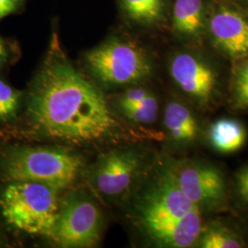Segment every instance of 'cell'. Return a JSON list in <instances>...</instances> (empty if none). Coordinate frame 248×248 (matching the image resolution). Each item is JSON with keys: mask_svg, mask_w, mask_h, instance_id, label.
Masks as SVG:
<instances>
[{"mask_svg": "<svg viewBox=\"0 0 248 248\" xmlns=\"http://www.w3.org/2000/svg\"><path fill=\"white\" fill-rule=\"evenodd\" d=\"M169 76L187 102L200 113H212L221 105L222 79L220 72L208 58L190 50L172 54Z\"/></svg>", "mask_w": 248, "mask_h": 248, "instance_id": "cell-8", "label": "cell"}, {"mask_svg": "<svg viewBox=\"0 0 248 248\" xmlns=\"http://www.w3.org/2000/svg\"><path fill=\"white\" fill-rule=\"evenodd\" d=\"M0 169L9 181H33L61 191L79 177L84 160L62 145H12L3 152Z\"/></svg>", "mask_w": 248, "mask_h": 248, "instance_id": "cell-3", "label": "cell"}, {"mask_svg": "<svg viewBox=\"0 0 248 248\" xmlns=\"http://www.w3.org/2000/svg\"><path fill=\"white\" fill-rule=\"evenodd\" d=\"M159 107L158 98L154 92L150 91V93L139 102L121 109L118 112L123 119L130 124L143 127L155 124L159 115Z\"/></svg>", "mask_w": 248, "mask_h": 248, "instance_id": "cell-17", "label": "cell"}, {"mask_svg": "<svg viewBox=\"0 0 248 248\" xmlns=\"http://www.w3.org/2000/svg\"><path fill=\"white\" fill-rule=\"evenodd\" d=\"M2 244H3V243H2V240H1V237H0V247L2 246Z\"/></svg>", "mask_w": 248, "mask_h": 248, "instance_id": "cell-23", "label": "cell"}, {"mask_svg": "<svg viewBox=\"0 0 248 248\" xmlns=\"http://www.w3.org/2000/svg\"><path fill=\"white\" fill-rule=\"evenodd\" d=\"M243 2H244V4L247 6V7H248V0H242Z\"/></svg>", "mask_w": 248, "mask_h": 248, "instance_id": "cell-22", "label": "cell"}, {"mask_svg": "<svg viewBox=\"0 0 248 248\" xmlns=\"http://www.w3.org/2000/svg\"><path fill=\"white\" fill-rule=\"evenodd\" d=\"M7 57V50L3 41L0 39V65L6 60Z\"/></svg>", "mask_w": 248, "mask_h": 248, "instance_id": "cell-21", "label": "cell"}, {"mask_svg": "<svg viewBox=\"0 0 248 248\" xmlns=\"http://www.w3.org/2000/svg\"><path fill=\"white\" fill-rule=\"evenodd\" d=\"M233 62L229 85V105L233 111L248 112V56Z\"/></svg>", "mask_w": 248, "mask_h": 248, "instance_id": "cell-16", "label": "cell"}, {"mask_svg": "<svg viewBox=\"0 0 248 248\" xmlns=\"http://www.w3.org/2000/svg\"><path fill=\"white\" fill-rule=\"evenodd\" d=\"M247 244L243 235L225 222L215 220L205 222L195 248H242Z\"/></svg>", "mask_w": 248, "mask_h": 248, "instance_id": "cell-15", "label": "cell"}, {"mask_svg": "<svg viewBox=\"0 0 248 248\" xmlns=\"http://www.w3.org/2000/svg\"><path fill=\"white\" fill-rule=\"evenodd\" d=\"M140 186L132 218L142 235L157 248H195L204 214L179 188L166 162L151 169Z\"/></svg>", "mask_w": 248, "mask_h": 248, "instance_id": "cell-2", "label": "cell"}, {"mask_svg": "<svg viewBox=\"0 0 248 248\" xmlns=\"http://www.w3.org/2000/svg\"><path fill=\"white\" fill-rule=\"evenodd\" d=\"M248 132L245 125L235 119L222 118L210 125L207 139L213 150L228 155L243 148Z\"/></svg>", "mask_w": 248, "mask_h": 248, "instance_id": "cell-14", "label": "cell"}, {"mask_svg": "<svg viewBox=\"0 0 248 248\" xmlns=\"http://www.w3.org/2000/svg\"><path fill=\"white\" fill-rule=\"evenodd\" d=\"M165 162L179 188L204 215L230 210V184L218 166L204 160L186 158H167Z\"/></svg>", "mask_w": 248, "mask_h": 248, "instance_id": "cell-6", "label": "cell"}, {"mask_svg": "<svg viewBox=\"0 0 248 248\" xmlns=\"http://www.w3.org/2000/svg\"><path fill=\"white\" fill-rule=\"evenodd\" d=\"M149 164L141 148L122 146L99 156L88 170V180L105 200L122 201L141 185L151 170Z\"/></svg>", "mask_w": 248, "mask_h": 248, "instance_id": "cell-7", "label": "cell"}, {"mask_svg": "<svg viewBox=\"0 0 248 248\" xmlns=\"http://www.w3.org/2000/svg\"><path fill=\"white\" fill-rule=\"evenodd\" d=\"M90 75L107 89L142 85L154 75L149 53L131 39L113 36L85 54Z\"/></svg>", "mask_w": 248, "mask_h": 248, "instance_id": "cell-4", "label": "cell"}, {"mask_svg": "<svg viewBox=\"0 0 248 248\" xmlns=\"http://www.w3.org/2000/svg\"><path fill=\"white\" fill-rule=\"evenodd\" d=\"M231 202L237 208L248 210V164L243 166L235 173L230 186Z\"/></svg>", "mask_w": 248, "mask_h": 248, "instance_id": "cell-19", "label": "cell"}, {"mask_svg": "<svg viewBox=\"0 0 248 248\" xmlns=\"http://www.w3.org/2000/svg\"><path fill=\"white\" fill-rule=\"evenodd\" d=\"M26 114L33 135L65 146L142 137L125 127L101 90L75 68L56 32L31 84Z\"/></svg>", "mask_w": 248, "mask_h": 248, "instance_id": "cell-1", "label": "cell"}, {"mask_svg": "<svg viewBox=\"0 0 248 248\" xmlns=\"http://www.w3.org/2000/svg\"><path fill=\"white\" fill-rule=\"evenodd\" d=\"M211 0H174L170 8L173 33L186 43H199L206 36Z\"/></svg>", "mask_w": 248, "mask_h": 248, "instance_id": "cell-12", "label": "cell"}, {"mask_svg": "<svg viewBox=\"0 0 248 248\" xmlns=\"http://www.w3.org/2000/svg\"><path fill=\"white\" fill-rule=\"evenodd\" d=\"M22 92L0 79V122L14 119L20 106Z\"/></svg>", "mask_w": 248, "mask_h": 248, "instance_id": "cell-18", "label": "cell"}, {"mask_svg": "<svg viewBox=\"0 0 248 248\" xmlns=\"http://www.w3.org/2000/svg\"><path fill=\"white\" fill-rule=\"evenodd\" d=\"M205 37L228 60L248 56V7L242 0H211Z\"/></svg>", "mask_w": 248, "mask_h": 248, "instance_id": "cell-10", "label": "cell"}, {"mask_svg": "<svg viewBox=\"0 0 248 248\" xmlns=\"http://www.w3.org/2000/svg\"><path fill=\"white\" fill-rule=\"evenodd\" d=\"M103 226L98 203L89 194L74 191L61 201L49 240L59 248H94L101 239Z\"/></svg>", "mask_w": 248, "mask_h": 248, "instance_id": "cell-9", "label": "cell"}, {"mask_svg": "<svg viewBox=\"0 0 248 248\" xmlns=\"http://www.w3.org/2000/svg\"><path fill=\"white\" fill-rule=\"evenodd\" d=\"M26 0H0V19L17 11Z\"/></svg>", "mask_w": 248, "mask_h": 248, "instance_id": "cell-20", "label": "cell"}, {"mask_svg": "<svg viewBox=\"0 0 248 248\" xmlns=\"http://www.w3.org/2000/svg\"><path fill=\"white\" fill-rule=\"evenodd\" d=\"M197 110L178 98L169 100L163 112V125L170 145L186 150L201 141L202 128Z\"/></svg>", "mask_w": 248, "mask_h": 248, "instance_id": "cell-11", "label": "cell"}, {"mask_svg": "<svg viewBox=\"0 0 248 248\" xmlns=\"http://www.w3.org/2000/svg\"><path fill=\"white\" fill-rule=\"evenodd\" d=\"M125 17L136 26L153 29L165 24L170 15V0H119Z\"/></svg>", "mask_w": 248, "mask_h": 248, "instance_id": "cell-13", "label": "cell"}, {"mask_svg": "<svg viewBox=\"0 0 248 248\" xmlns=\"http://www.w3.org/2000/svg\"><path fill=\"white\" fill-rule=\"evenodd\" d=\"M60 190L33 181H10L0 197L1 213L16 230L49 237L60 208Z\"/></svg>", "mask_w": 248, "mask_h": 248, "instance_id": "cell-5", "label": "cell"}]
</instances>
